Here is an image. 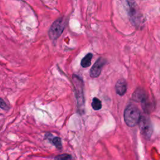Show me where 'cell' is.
I'll return each mask as SVG.
<instances>
[{
	"mask_svg": "<svg viewBox=\"0 0 160 160\" xmlns=\"http://www.w3.org/2000/svg\"><path fill=\"white\" fill-rule=\"evenodd\" d=\"M141 114L139 108L134 105H128L124 112V119L125 123L129 127H134L139 124Z\"/></svg>",
	"mask_w": 160,
	"mask_h": 160,
	"instance_id": "cell-1",
	"label": "cell"
},
{
	"mask_svg": "<svg viewBox=\"0 0 160 160\" xmlns=\"http://www.w3.org/2000/svg\"><path fill=\"white\" fill-rule=\"evenodd\" d=\"M127 6V11L131 22L136 26L139 27L143 23L142 15L139 8L134 0H124Z\"/></svg>",
	"mask_w": 160,
	"mask_h": 160,
	"instance_id": "cell-2",
	"label": "cell"
},
{
	"mask_svg": "<svg viewBox=\"0 0 160 160\" xmlns=\"http://www.w3.org/2000/svg\"><path fill=\"white\" fill-rule=\"evenodd\" d=\"M66 20L63 18H60L56 20L51 25L49 31V38L52 40L57 39L62 34L65 28Z\"/></svg>",
	"mask_w": 160,
	"mask_h": 160,
	"instance_id": "cell-3",
	"label": "cell"
},
{
	"mask_svg": "<svg viewBox=\"0 0 160 160\" xmlns=\"http://www.w3.org/2000/svg\"><path fill=\"white\" fill-rule=\"evenodd\" d=\"M138 124L141 134L142 136L146 139H150L153 131L152 125L150 119L147 116H141Z\"/></svg>",
	"mask_w": 160,
	"mask_h": 160,
	"instance_id": "cell-4",
	"label": "cell"
},
{
	"mask_svg": "<svg viewBox=\"0 0 160 160\" xmlns=\"http://www.w3.org/2000/svg\"><path fill=\"white\" fill-rule=\"evenodd\" d=\"M73 83L76 91V96L79 108L83 109L84 96H83V83L81 78L76 75H73Z\"/></svg>",
	"mask_w": 160,
	"mask_h": 160,
	"instance_id": "cell-5",
	"label": "cell"
},
{
	"mask_svg": "<svg viewBox=\"0 0 160 160\" xmlns=\"http://www.w3.org/2000/svg\"><path fill=\"white\" fill-rule=\"evenodd\" d=\"M132 99L137 102H140L143 106L144 111H149L151 109V108H149L150 103L148 101V94L143 89L138 88L132 94Z\"/></svg>",
	"mask_w": 160,
	"mask_h": 160,
	"instance_id": "cell-6",
	"label": "cell"
},
{
	"mask_svg": "<svg viewBox=\"0 0 160 160\" xmlns=\"http://www.w3.org/2000/svg\"><path fill=\"white\" fill-rule=\"evenodd\" d=\"M106 64V59L102 58H99L90 69L89 75L91 78H98L101 72L102 68Z\"/></svg>",
	"mask_w": 160,
	"mask_h": 160,
	"instance_id": "cell-7",
	"label": "cell"
},
{
	"mask_svg": "<svg viewBox=\"0 0 160 160\" xmlns=\"http://www.w3.org/2000/svg\"><path fill=\"white\" fill-rule=\"evenodd\" d=\"M115 89L116 93L119 96H123L127 90V83L124 79H119L116 85Z\"/></svg>",
	"mask_w": 160,
	"mask_h": 160,
	"instance_id": "cell-8",
	"label": "cell"
},
{
	"mask_svg": "<svg viewBox=\"0 0 160 160\" xmlns=\"http://www.w3.org/2000/svg\"><path fill=\"white\" fill-rule=\"evenodd\" d=\"M92 58V54L91 53L87 54L81 60V65L83 68H88L91 65V59Z\"/></svg>",
	"mask_w": 160,
	"mask_h": 160,
	"instance_id": "cell-9",
	"label": "cell"
},
{
	"mask_svg": "<svg viewBox=\"0 0 160 160\" xmlns=\"http://www.w3.org/2000/svg\"><path fill=\"white\" fill-rule=\"evenodd\" d=\"M91 106L93 109L98 111L101 109L102 107V104L101 101L97 98H94L91 103Z\"/></svg>",
	"mask_w": 160,
	"mask_h": 160,
	"instance_id": "cell-10",
	"label": "cell"
},
{
	"mask_svg": "<svg viewBox=\"0 0 160 160\" xmlns=\"http://www.w3.org/2000/svg\"><path fill=\"white\" fill-rule=\"evenodd\" d=\"M71 156L68 154H62L58 155L55 157L54 160H71Z\"/></svg>",
	"mask_w": 160,
	"mask_h": 160,
	"instance_id": "cell-11",
	"label": "cell"
},
{
	"mask_svg": "<svg viewBox=\"0 0 160 160\" xmlns=\"http://www.w3.org/2000/svg\"><path fill=\"white\" fill-rule=\"evenodd\" d=\"M52 142L53 144L58 149H61L62 148V144H61V140L58 137H54L52 139Z\"/></svg>",
	"mask_w": 160,
	"mask_h": 160,
	"instance_id": "cell-12",
	"label": "cell"
},
{
	"mask_svg": "<svg viewBox=\"0 0 160 160\" xmlns=\"http://www.w3.org/2000/svg\"><path fill=\"white\" fill-rule=\"evenodd\" d=\"M1 108L2 109L4 110H8L9 109V107L8 106V105L3 101L2 99H1Z\"/></svg>",
	"mask_w": 160,
	"mask_h": 160,
	"instance_id": "cell-13",
	"label": "cell"
}]
</instances>
